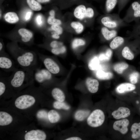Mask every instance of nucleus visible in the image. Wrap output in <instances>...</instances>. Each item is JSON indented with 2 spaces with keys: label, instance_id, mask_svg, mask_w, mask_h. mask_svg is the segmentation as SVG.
I'll return each instance as SVG.
<instances>
[{
  "label": "nucleus",
  "instance_id": "nucleus-22",
  "mask_svg": "<svg viewBox=\"0 0 140 140\" xmlns=\"http://www.w3.org/2000/svg\"><path fill=\"white\" fill-rule=\"evenodd\" d=\"M100 61L98 57L96 56L93 57L88 63L89 68L91 70L99 69L100 67Z\"/></svg>",
  "mask_w": 140,
  "mask_h": 140
},
{
  "label": "nucleus",
  "instance_id": "nucleus-21",
  "mask_svg": "<svg viewBox=\"0 0 140 140\" xmlns=\"http://www.w3.org/2000/svg\"><path fill=\"white\" fill-rule=\"evenodd\" d=\"M124 42L123 37L119 36L115 37L110 43L109 46L112 49H116L122 45Z\"/></svg>",
  "mask_w": 140,
  "mask_h": 140
},
{
  "label": "nucleus",
  "instance_id": "nucleus-47",
  "mask_svg": "<svg viewBox=\"0 0 140 140\" xmlns=\"http://www.w3.org/2000/svg\"><path fill=\"white\" fill-rule=\"evenodd\" d=\"M52 37L53 39H57L59 38L60 36L59 35L56 33H55L53 34L52 35Z\"/></svg>",
  "mask_w": 140,
  "mask_h": 140
},
{
  "label": "nucleus",
  "instance_id": "nucleus-2",
  "mask_svg": "<svg viewBox=\"0 0 140 140\" xmlns=\"http://www.w3.org/2000/svg\"><path fill=\"white\" fill-rule=\"evenodd\" d=\"M34 73L21 68H17L7 78L8 81L13 87L20 88L25 82L32 81L34 80Z\"/></svg>",
  "mask_w": 140,
  "mask_h": 140
},
{
  "label": "nucleus",
  "instance_id": "nucleus-49",
  "mask_svg": "<svg viewBox=\"0 0 140 140\" xmlns=\"http://www.w3.org/2000/svg\"><path fill=\"white\" fill-rule=\"evenodd\" d=\"M50 14L51 16L54 17L55 15L54 11L53 10H51L50 12Z\"/></svg>",
  "mask_w": 140,
  "mask_h": 140
},
{
  "label": "nucleus",
  "instance_id": "nucleus-24",
  "mask_svg": "<svg viewBox=\"0 0 140 140\" xmlns=\"http://www.w3.org/2000/svg\"><path fill=\"white\" fill-rule=\"evenodd\" d=\"M118 0H106L105 10L107 13H109L117 4Z\"/></svg>",
  "mask_w": 140,
  "mask_h": 140
},
{
  "label": "nucleus",
  "instance_id": "nucleus-43",
  "mask_svg": "<svg viewBox=\"0 0 140 140\" xmlns=\"http://www.w3.org/2000/svg\"><path fill=\"white\" fill-rule=\"evenodd\" d=\"M63 45V43L57 40H53L50 43L49 46L51 48H54Z\"/></svg>",
  "mask_w": 140,
  "mask_h": 140
},
{
  "label": "nucleus",
  "instance_id": "nucleus-1",
  "mask_svg": "<svg viewBox=\"0 0 140 140\" xmlns=\"http://www.w3.org/2000/svg\"><path fill=\"white\" fill-rule=\"evenodd\" d=\"M8 47L11 55L21 68L34 72L39 67L37 54L21 48L16 42L9 45Z\"/></svg>",
  "mask_w": 140,
  "mask_h": 140
},
{
  "label": "nucleus",
  "instance_id": "nucleus-12",
  "mask_svg": "<svg viewBox=\"0 0 140 140\" xmlns=\"http://www.w3.org/2000/svg\"><path fill=\"white\" fill-rule=\"evenodd\" d=\"M129 124V120L127 119H124L115 121L113 124V127L115 130L124 134L128 131V127Z\"/></svg>",
  "mask_w": 140,
  "mask_h": 140
},
{
  "label": "nucleus",
  "instance_id": "nucleus-11",
  "mask_svg": "<svg viewBox=\"0 0 140 140\" xmlns=\"http://www.w3.org/2000/svg\"><path fill=\"white\" fill-rule=\"evenodd\" d=\"M19 38L18 40L26 44H31L32 42L33 34L30 31L24 28L19 29L18 31Z\"/></svg>",
  "mask_w": 140,
  "mask_h": 140
},
{
  "label": "nucleus",
  "instance_id": "nucleus-9",
  "mask_svg": "<svg viewBox=\"0 0 140 140\" xmlns=\"http://www.w3.org/2000/svg\"><path fill=\"white\" fill-rule=\"evenodd\" d=\"M35 102V99L33 96L28 94H24L16 99L15 104L17 108L23 109L31 107L34 104Z\"/></svg>",
  "mask_w": 140,
  "mask_h": 140
},
{
  "label": "nucleus",
  "instance_id": "nucleus-28",
  "mask_svg": "<svg viewBox=\"0 0 140 140\" xmlns=\"http://www.w3.org/2000/svg\"><path fill=\"white\" fill-rule=\"evenodd\" d=\"M48 120L50 122L55 123L60 119V116L58 113L54 110H50L48 113Z\"/></svg>",
  "mask_w": 140,
  "mask_h": 140
},
{
  "label": "nucleus",
  "instance_id": "nucleus-15",
  "mask_svg": "<svg viewBox=\"0 0 140 140\" xmlns=\"http://www.w3.org/2000/svg\"><path fill=\"white\" fill-rule=\"evenodd\" d=\"M86 83L88 89L90 92L95 93L97 92L99 83L97 80L89 78L87 79Z\"/></svg>",
  "mask_w": 140,
  "mask_h": 140
},
{
  "label": "nucleus",
  "instance_id": "nucleus-52",
  "mask_svg": "<svg viewBox=\"0 0 140 140\" xmlns=\"http://www.w3.org/2000/svg\"><path fill=\"white\" fill-rule=\"evenodd\" d=\"M72 0V1H77V0Z\"/></svg>",
  "mask_w": 140,
  "mask_h": 140
},
{
  "label": "nucleus",
  "instance_id": "nucleus-42",
  "mask_svg": "<svg viewBox=\"0 0 140 140\" xmlns=\"http://www.w3.org/2000/svg\"><path fill=\"white\" fill-rule=\"evenodd\" d=\"M94 15L93 9L91 7H88L86 9L85 17L89 18H93Z\"/></svg>",
  "mask_w": 140,
  "mask_h": 140
},
{
  "label": "nucleus",
  "instance_id": "nucleus-23",
  "mask_svg": "<svg viewBox=\"0 0 140 140\" xmlns=\"http://www.w3.org/2000/svg\"><path fill=\"white\" fill-rule=\"evenodd\" d=\"M96 77L101 80H108L113 76V74L110 72H106L102 70L98 69L96 74Z\"/></svg>",
  "mask_w": 140,
  "mask_h": 140
},
{
  "label": "nucleus",
  "instance_id": "nucleus-51",
  "mask_svg": "<svg viewBox=\"0 0 140 140\" xmlns=\"http://www.w3.org/2000/svg\"><path fill=\"white\" fill-rule=\"evenodd\" d=\"M136 103L137 104L138 103H139V101H136Z\"/></svg>",
  "mask_w": 140,
  "mask_h": 140
},
{
  "label": "nucleus",
  "instance_id": "nucleus-39",
  "mask_svg": "<svg viewBox=\"0 0 140 140\" xmlns=\"http://www.w3.org/2000/svg\"><path fill=\"white\" fill-rule=\"evenodd\" d=\"M47 21L49 24L52 25H59L61 24V22L60 20L55 18L54 16H50Z\"/></svg>",
  "mask_w": 140,
  "mask_h": 140
},
{
  "label": "nucleus",
  "instance_id": "nucleus-37",
  "mask_svg": "<svg viewBox=\"0 0 140 140\" xmlns=\"http://www.w3.org/2000/svg\"><path fill=\"white\" fill-rule=\"evenodd\" d=\"M85 41L83 40L80 39H76L73 41L72 43V47L74 49L81 46L85 44Z\"/></svg>",
  "mask_w": 140,
  "mask_h": 140
},
{
  "label": "nucleus",
  "instance_id": "nucleus-5",
  "mask_svg": "<svg viewBox=\"0 0 140 140\" xmlns=\"http://www.w3.org/2000/svg\"><path fill=\"white\" fill-rule=\"evenodd\" d=\"M37 54L39 59L42 62L45 68L53 75L57 74L60 73V66L54 59L41 53Z\"/></svg>",
  "mask_w": 140,
  "mask_h": 140
},
{
  "label": "nucleus",
  "instance_id": "nucleus-44",
  "mask_svg": "<svg viewBox=\"0 0 140 140\" xmlns=\"http://www.w3.org/2000/svg\"><path fill=\"white\" fill-rule=\"evenodd\" d=\"M37 24L39 26H41L43 24L42 18L40 15H38L36 18Z\"/></svg>",
  "mask_w": 140,
  "mask_h": 140
},
{
  "label": "nucleus",
  "instance_id": "nucleus-7",
  "mask_svg": "<svg viewBox=\"0 0 140 140\" xmlns=\"http://www.w3.org/2000/svg\"><path fill=\"white\" fill-rule=\"evenodd\" d=\"M0 68L7 72H13L17 68L13 60L6 53L0 54Z\"/></svg>",
  "mask_w": 140,
  "mask_h": 140
},
{
  "label": "nucleus",
  "instance_id": "nucleus-25",
  "mask_svg": "<svg viewBox=\"0 0 140 140\" xmlns=\"http://www.w3.org/2000/svg\"><path fill=\"white\" fill-rule=\"evenodd\" d=\"M131 130L132 132V138L135 139L140 137V122L134 123L131 127Z\"/></svg>",
  "mask_w": 140,
  "mask_h": 140
},
{
  "label": "nucleus",
  "instance_id": "nucleus-10",
  "mask_svg": "<svg viewBox=\"0 0 140 140\" xmlns=\"http://www.w3.org/2000/svg\"><path fill=\"white\" fill-rule=\"evenodd\" d=\"M46 137L45 133L43 131L33 130L26 133L24 138L26 140H44Z\"/></svg>",
  "mask_w": 140,
  "mask_h": 140
},
{
  "label": "nucleus",
  "instance_id": "nucleus-17",
  "mask_svg": "<svg viewBox=\"0 0 140 140\" xmlns=\"http://www.w3.org/2000/svg\"><path fill=\"white\" fill-rule=\"evenodd\" d=\"M86 8L83 4H80L77 6L75 9L74 14L77 18L82 19L85 17Z\"/></svg>",
  "mask_w": 140,
  "mask_h": 140
},
{
  "label": "nucleus",
  "instance_id": "nucleus-41",
  "mask_svg": "<svg viewBox=\"0 0 140 140\" xmlns=\"http://www.w3.org/2000/svg\"><path fill=\"white\" fill-rule=\"evenodd\" d=\"M51 29L54 31L56 33L59 35L61 34L62 32V27L59 25H52L51 27Z\"/></svg>",
  "mask_w": 140,
  "mask_h": 140
},
{
  "label": "nucleus",
  "instance_id": "nucleus-48",
  "mask_svg": "<svg viewBox=\"0 0 140 140\" xmlns=\"http://www.w3.org/2000/svg\"><path fill=\"white\" fill-rule=\"evenodd\" d=\"M51 0H37L39 3H44L49 2Z\"/></svg>",
  "mask_w": 140,
  "mask_h": 140
},
{
  "label": "nucleus",
  "instance_id": "nucleus-33",
  "mask_svg": "<svg viewBox=\"0 0 140 140\" xmlns=\"http://www.w3.org/2000/svg\"><path fill=\"white\" fill-rule=\"evenodd\" d=\"M53 106L55 108L58 109H62L67 110L70 108L69 106L65 102L58 101L54 102Z\"/></svg>",
  "mask_w": 140,
  "mask_h": 140
},
{
  "label": "nucleus",
  "instance_id": "nucleus-40",
  "mask_svg": "<svg viewBox=\"0 0 140 140\" xmlns=\"http://www.w3.org/2000/svg\"><path fill=\"white\" fill-rule=\"evenodd\" d=\"M130 0H118L117 3L118 13L125 7Z\"/></svg>",
  "mask_w": 140,
  "mask_h": 140
},
{
  "label": "nucleus",
  "instance_id": "nucleus-27",
  "mask_svg": "<svg viewBox=\"0 0 140 140\" xmlns=\"http://www.w3.org/2000/svg\"><path fill=\"white\" fill-rule=\"evenodd\" d=\"M90 111L88 110H79L75 114V118L78 121H82L87 117Z\"/></svg>",
  "mask_w": 140,
  "mask_h": 140
},
{
  "label": "nucleus",
  "instance_id": "nucleus-36",
  "mask_svg": "<svg viewBox=\"0 0 140 140\" xmlns=\"http://www.w3.org/2000/svg\"><path fill=\"white\" fill-rule=\"evenodd\" d=\"M37 116L39 119L47 120H48V114L46 111L44 110L39 111L37 113Z\"/></svg>",
  "mask_w": 140,
  "mask_h": 140
},
{
  "label": "nucleus",
  "instance_id": "nucleus-18",
  "mask_svg": "<svg viewBox=\"0 0 140 140\" xmlns=\"http://www.w3.org/2000/svg\"><path fill=\"white\" fill-rule=\"evenodd\" d=\"M13 118L11 116L5 112H0V125L4 126L10 124L12 121Z\"/></svg>",
  "mask_w": 140,
  "mask_h": 140
},
{
  "label": "nucleus",
  "instance_id": "nucleus-13",
  "mask_svg": "<svg viewBox=\"0 0 140 140\" xmlns=\"http://www.w3.org/2000/svg\"><path fill=\"white\" fill-rule=\"evenodd\" d=\"M130 114V109L127 108L123 107H119L112 113L113 117L116 119L126 118L129 116Z\"/></svg>",
  "mask_w": 140,
  "mask_h": 140
},
{
  "label": "nucleus",
  "instance_id": "nucleus-8",
  "mask_svg": "<svg viewBox=\"0 0 140 140\" xmlns=\"http://www.w3.org/2000/svg\"><path fill=\"white\" fill-rule=\"evenodd\" d=\"M53 75L46 68H41L39 67L34 71V79L39 83H43L52 80Z\"/></svg>",
  "mask_w": 140,
  "mask_h": 140
},
{
  "label": "nucleus",
  "instance_id": "nucleus-46",
  "mask_svg": "<svg viewBox=\"0 0 140 140\" xmlns=\"http://www.w3.org/2000/svg\"><path fill=\"white\" fill-rule=\"evenodd\" d=\"M66 140H81V139L78 137H72L67 138Z\"/></svg>",
  "mask_w": 140,
  "mask_h": 140
},
{
  "label": "nucleus",
  "instance_id": "nucleus-32",
  "mask_svg": "<svg viewBox=\"0 0 140 140\" xmlns=\"http://www.w3.org/2000/svg\"><path fill=\"white\" fill-rule=\"evenodd\" d=\"M51 52L56 55H59L65 52L66 51L65 47L63 45L54 48L50 49Z\"/></svg>",
  "mask_w": 140,
  "mask_h": 140
},
{
  "label": "nucleus",
  "instance_id": "nucleus-6",
  "mask_svg": "<svg viewBox=\"0 0 140 140\" xmlns=\"http://www.w3.org/2000/svg\"><path fill=\"white\" fill-rule=\"evenodd\" d=\"M105 118L103 112L101 110L96 109L89 116L87 120V123L91 127H97L103 124Z\"/></svg>",
  "mask_w": 140,
  "mask_h": 140
},
{
  "label": "nucleus",
  "instance_id": "nucleus-50",
  "mask_svg": "<svg viewBox=\"0 0 140 140\" xmlns=\"http://www.w3.org/2000/svg\"><path fill=\"white\" fill-rule=\"evenodd\" d=\"M1 10H0V18H1V16H2V13H1Z\"/></svg>",
  "mask_w": 140,
  "mask_h": 140
},
{
  "label": "nucleus",
  "instance_id": "nucleus-16",
  "mask_svg": "<svg viewBox=\"0 0 140 140\" xmlns=\"http://www.w3.org/2000/svg\"><path fill=\"white\" fill-rule=\"evenodd\" d=\"M136 88L135 86L133 84L129 83H122L118 86L116 88V91L120 93L131 91Z\"/></svg>",
  "mask_w": 140,
  "mask_h": 140
},
{
  "label": "nucleus",
  "instance_id": "nucleus-19",
  "mask_svg": "<svg viewBox=\"0 0 140 140\" xmlns=\"http://www.w3.org/2000/svg\"><path fill=\"white\" fill-rule=\"evenodd\" d=\"M52 95L53 97L57 101L63 102L65 99V95L62 91L59 88H55L52 90Z\"/></svg>",
  "mask_w": 140,
  "mask_h": 140
},
{
  "label": "nucleus",
  "instance_id": "nucleus-31",
  "mask_svg": "<svg viewBox=\"0 0 140 140\" xmlns=\"http://www.w3.org/2000/svg\"><path fill=\"white\" fill-rule=\"evenodd\" d=\"M112 51L109 48L107 49L105 53H102L100 54L98 57L100 60L102 61H108L111 58Z\"/></svg>",
  "mask_w": 140,
  "mask_h": 140
},
{
  "label": "nucleus",
  "instance_id": "nucleus-38",
  "mask_svg": "<svg viewBox=\"0 0 140 140\" xmlns=\"http://www.w3.org/2000/svg\"><path fill=\"white\" fill-rule=\"evenodd\" d=\"M139 74L137 72H134L131 73L129 76V80L132 84H135L137 82Z\"/></svg>",
  "mask_w": 140,
  "mask_h": 140
},
{
  "label": "nucleus",
  "instance_id": "nucleus-45",
  "mask_svg": "<svg viewBox=\"0 0 140 140\" xmlns=\"http://www.w3.org/2000/svg\"><path fill=\"white\" fill-rule=\"evenodd\" d=\"M32 14V12L31 11L27 12L25 16V20L26 21H28L31 18Z\"/></svg>",
  "mask_w": 140,
  "mask_h": 140
},
{
  "label": "nucleus",
  "instance_id": "nucleus-4",
  "mask_svg": "<svg viewBox=\"0 0 140 140\" xmlns=\"http://www.w3.org/2000/svg\"><path fill=\"white\" fill-rule=\"evenodd\" d=\"M122 19L127 24L133 21L136 23L140 21V0L131 4Z\"/></svg>",
  "mask_w": 140,
  "mask_h": 140
},
{
  "label": "nucleus",
  "instance_id": "nucleus-26",
  "mask_svg": "<svg viewBox=\"0 0 140 140\" xmlns=\"http://www.w3.org/2000/svg\"><path fill=\"white\" fill-rule=\"evenodd\" d=\"M27 4L32 10L36 11L40 10L42 6L40 3L36 0H26Z\"/></svg>",
  "mask_w": 140,
  "mask_h": 140
},
{
  "label": "nucleus",
  "instance_id": "nucleus-20",
  "mask_svg": "<svg viewBox=\"0 0 140 140\" xmlns=\"http://www.w3.org/2000/svg\"><path fill=\"white\" fill-rule=\"evenodd\" d=\"M5 20L10 23H15L19 20V17L16 13L13 12H7L4 16Z\"/></svg>",
  "mask_w": 140,
  "mask_h": 140
},
{
  "label": "nucleus",
  "instance_id": "nucleus-29",
  "mask_svg": "<svg viewBox=\"0 0 140 140\" xmlns=\"http://www.w3.org/2000/svg\"><path fill=\"white\" fill-rule=\"evenodd\" d=\"M122 54L124 58L128 60H132L134 58V54L128 46L124 47L122 51Z\"/></svg>",
  "mask_w": 140,
  "mask_h": 140
},
{
  "label": "nucleus",
  "instance_id": "nucleus-30",
  "mask_svg": "<svg viewBox=\"0 0 140 140\" xmlns=\"http://www.w3.org/2000/svg\"><path fill=\"white\" fill-rule=\"evenodd\" d=\"M128 67V65L127 63L124 62H121L115 65L114 66V69L118 73L121 74Z\"/></svg>",
  "mask_w": 140,
  "mask_h": 140
},
{
  "label": "nucleus",
  "instance_id": "nucleus-14",
  "mask_svg": "<svg viewBox=\"0 0 140 140\" xmlns=\"http://www.w3.org/2000/svg\"><path fill=\"white\" fill-rule=\"evenodd\" d=\"M101 32L104 38L109 40L116 36L117 33V29H111L104 26L101 29Z\"/></svg>",
  "mask_w": 140,
  "mask_h": 140
},
{
  "label": "nucleus",
  "instance_id": "nucleus-34",
  "mask_svg": "<svg viewBox=\"0 0 140 140\" xmlns=\"http://www.w3.org/2000/svg\"><path fill=\"white\" fill-rule=\"evenodd\" d=\"M131 33L132 35L137 37H140V21L135 23Z\"/></svg>",
  "mask_w": 140,
  "mask_h": 140
},
{
  "label": "nucleus",
  "instance_id": "nucleus-35",
  "mask_svg": "<svg viewBox=\"0 0 140 140\" xmlns=\"http://www.w3.org/2000/svg\"><path fill=\"white\" fill-rule=\"evenodd\" d=\"M71 26L78 33H79L82 32L83 29L82 25L80 22H72L71 24Z\"/></svg>",
  "mask_w": 140,
  "mask_h": 140
},
{
  "label": "nucleus",
  "instance_id": "nucleus-3",
  "mask_svg": "<svg viewBox=\"0 0 140 140\" xmlns=\"http://www.w3.org/2000/svg\"><path fill=\"white\" fill-rule=\"evenodd\" d=\"M101 22L104 26L111 29H117L121 27L127 26V24L118 14L109 13H107L102 17Z\"/></svg>",
  "mask_w": 140,
  "mask_h": 140
}]
</instances>
